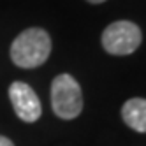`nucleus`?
<instances>
[{"mask_svg": "<svg viewBox=\"0 0 146 146\" xmlns=\"http://www.w3.org/2000/svg\"><path fill=\"white\" fill-rule=\"evenodd\" d=\"M51 53V39L42 28H27L11 44V60L21 69H35L42 65Z\"/></svg>", "mask_w": 146, "mask_h": 146, "instance_id": "obj_1", "label": "nucleus"}, {"mask_svg": "<svg viewBox=\"0 0 146 146\" xmlns=\"http://www.w3.org/2000/svg\"><path fill=\"white\" fill-rule=\"evenodd\" d=\"M51 106L58 118L72 120L83 111V92L70 74H58L51 83Z\"/></svg>", "mask_w": 146, "mask_h": 146, "instance_id": "obj_2", "label": "nucleus"}, {"mask_svg": "<svg viewBox=\"0 0 146 146\" xmlns=\"http://www.w3.org/2000/svg\"><path fill=\"white\" fill-rule=\"evenodd\" d=\"M143 34L141 28L132 21H114L108 25V28L102 32V48L109 55L125 56L134 53L141 46Z\"/></svg>", "mask_w": 146, "mask_h": 146, "instance_id": "obj_3", "label": "nucleus"}, {"mask_svg": "<svg viewBox=\"0 0 146 146\" xmlns=\"http://www.w3.org/2000/svg\"><path fill=\"white\" fill-rule=\"evenodd\" d=\"M9 99H11V104L18 118H21L27 123L39 120L40 114H42V108H40V100L37 93L32 90V86L23 81H14L9 86Z\"/></svg>", "mask_w": 146, "mask_h": 146, "instance_id": "obj_4", "label": "nucleus"}, {"mask_svg": "<svg viewBox=\"0 0 146 146\" xmlns=\"http://www.w3.org/2000/svg\"><path fill=\"white\" fill-rule=\"evenodd\" d=\"M121 118L135 132H146V99H129L121 108Z\"/></svg>", "mask_w": 146, "mask_h": 146, "instance_id": "obj_5", "label": "nucleus"}, {"mask_svg": "<svg viewBox=\"0 0 146 146\" xmlns=\"http://www.w3.org/2000/svg\"><path fill=\"white\" fill-rule=\"evenodd\" d=\"M0 146H14V143L11 139L4 137V135H0Z\"/></svg>", "mask_w": 146, "mask_h": 146, "instance_id": "obj_6", "label": "nucleus"}, {"mask_svg": "<svg viewBox=\"0 0 146 146\" xmlns=\"http://www.w3.org/2000/svg\"><path fill=\"white\" fill-rule=\"evenodd\" d=\"M90 4H102V2H106V0H88Z\"/></svg>", "mask_w": 146, "mask_h": 146, "instance_id": "obj_7", "label": "nucleus"}]
</instances>
